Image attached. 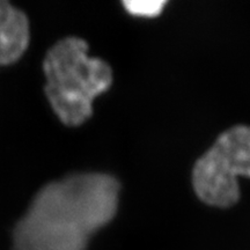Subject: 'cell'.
Wrapping results in <instances>:
<instances>
[{
	"mask_svg": "<svg viewBox=\"0 0 250 250\" xmlns=\"http://www.w3.org/2000/svg\"><path fill=\"white\" fill-rule=\"evenodd\" d=\"M239 177L250 179V126L236 125L220 134L193 166L192 186L205 204L226 208L240 199Z\"/></svg>",
	"mask_w": 250,
	"mask_h": 250,
	"instance_id": "cell-3",
	"label": "cell"
},
{
	"mask_svg": "<svg viewBox=\"0 0 250 250\" xmlns=\"http://www.w3.org/2000/svg\"><path fill=\"white\" fill-rule=\"evenodd\" d=\"M166 1H124L125 9L134 17L154 18L161 13Z\"/></svg>",
	"mask_w": 250,
	"mask_h": 250,
	"instance_id": "cell-5",
	"label": "cell"
},
{
	"mask_svg": "<svg viewBox=\"0 0 250 250\" xmlns=\"http://www.w3.org/2000/svg\"><path fill=\"white\" fill-rule=\"evenodd\" d=\"M29 41V20L24 12L7 0H0V66L22 57Z\"/></svg>",
	"mask_w": 250,
	"mask_h": 250,
	"instance_id": "cell-4",
	"label": "cell"
},
{
	"mask_svg": "<svg viewBox=\"0 0 250 250\" xmlns=\"http://www.w3.org/2000/svg\"><path fill=\"white\" fill-rule=\"evenodd\" d=\"M120 182L78 173L41 188L12 233L13 250H86L90 237L116 215Z\"/></svg>",
	"mask_w": 250,
	"mask_h": 250,
	"instance_id": "cell-1",
	"label": "cell"
},
{
	"mask_svg": "<svg viewBox=\"0 0 250 250\" xmlns=\"http://www.w3.org/2000/svg\"><path fill=\"white\" fill-rule=\"evenodd\" d=\"M43 72L50 105L68 126L85 123L93 114L94 100L112 83L108 62L89 57L86 41L74 36L59 40L49 49Z\"/></svg>",
	"mask_w": 250,
	"mask_h": 250,
	"instance_id": "cell-2",
	"label": "cell"
}]
</instances>
